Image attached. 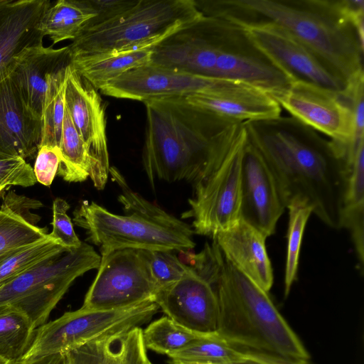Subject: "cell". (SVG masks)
I'll return each instance as SVG.
<instances>
[{"label":"cell","instance_id":"obj_1","mask_svg":"<svg viewBox=\"0 0 364 364\" xmlns=\"http://www.w3.org/2000/svg\"><path fill=\"white\" fill-rule=\"evenodd\" d=\"M286 204L304 200L328 227L343 228L348 165L343 149L292 117L243 122Z\"/></svg>","mask_w":364,"mask_h":364},{"label":"cell","instance_id":"obj_2","mask_svg":"<svg viewBox=\"0 0 364 364\" xmlns=\"http://www.w3.org/2000/svg\"><path fill=\"white\" fill-rule=\"evenodd\" d=\"M204 16L245 28L272 23L284 30L347 85L364 75V40L341 0H196Z\"/></svg>","mask_w":364,"mask_h":364},{"label":"cell","instance_id":"obj_3","mask_svg":"<svg viewBox=\"0 0 364 364\" xmlns=\"http://www.w3.org/2000/svg\"><path fill=\"white\" fill-rule=\"evenodd\" d=\"M146 107L142 161L155 180L194 183L230 152L243 122L188 103L184 97L151 100Z\"/></svg>","mask_w":364,"mask_h":364},{"label":"cell","instance_id":"obj_4","mask_svg":"<svg viewBox=\"0 0 364 364\" xmlns=\"http://www.w3.org/2000/svg\"><path fill=\"white\" fill-rule=\"evenodd\" d=\"M150 64L241 82L267 92L274 100L293 82L258 48L246 28L204 15L154 46Z\"/></svg>","mask_w":364,"mask_h":364},{"label":"cell","instance_id":"obj_5","mask_svg":"<svg viewBox=\"0 0 364 364\" xmlns=\"http://www.w3.org/2000/svg\"><path fill=\"white\" fill-rule=\"evenodd\" d=\"M191 267L214 289L218 301L217 333L230 344L300 360L310 355L277 310L268 292L240 272L213 240Z\"/></svg>","mask_w":364,"mask_h":364},{"label":"cell","instance_id":"obj_6","mask_svg":"<svg viewBox=\"0 0 364 364\" xmlns=\"http://www.w3.org/2000/svg\"><path fill=\"white\" fill-rule=\"evenodd\" d=\"M109 174L121 189L118 200L125 215L109 212L96 203L83 200L74 210L75 225L101 254L121 249L187 252L193 249L191 226L134 192L114 166Z\"/></svg>","mask_w":364,"mask_h":364},{"label":"cell","instance_id":"obj_7","mask_svg":"<svg viewBox=\"0 0 364 364\" xmlns=\"http://www.w3.org/2000/svg\"><path fill=\"white\" fill-rule=\"evenodd\" d=\"M203 16L194 0H136L114 18L82 29L71 57L154 47Z\"/></svg>","mask_w":364,"mask_h":364},{"label":"cell","instance_id":"obj_8","mask_svg":"<svg viewBox=\"0 0 364 364\" xmlns=\"http://www.w3.org/2000/svg\"><path fill=\"white\" fill-rule=\"evenodd\" d=\"M100 255L82 242L80 247L55 255L0 284V311L12 309L26 315L36 328L46 323L71 284L98 269Z\"/></svg>","mask_w":364,"mask_h":364},{"label":"cell","instance_id":"obj_9","mask_svg":"<svg viewBox=\"0 0 364 364\" xmlns=\"http://www.w3.org/2000/svg\"><path fill=\"white\" fill-rule=\"evenodd\" d=\"M159 307L153 300L114 309H80L65 312L36 328L19 363L53 353H66L95 339L123 332L149 321ZM18 363V364H19Z\"/></svg>","mask_w":364,"mask_h":364},{"label":"cell","instance_id":"obj_10","mask_svg":"<svg viewBox=\"0 0 364 364\" xmlns=\"http://www.w3.org/2000/svg\"><path fill=\"white\" fill-rule=\"evenodd\" d=\"M246 143L242 132L228 155L193 184L189 208L182 218H191L195 234L211 237L240 218L242 161Z\"/></svg>","mask_w":364,"mask_h":364},{"label":"cell","instance_id":"obj_11","mask_svg":"<svg viewBox=\"0 0 364 364\" xmlns=\"http://www.w3.org/2000/svg\"><path fill=\"white\" fill-rule=\"evenodd\" d=\"M100 257L82 307L114 309L154 301L158 289L140 250H116Z\"/></svg>","mask_w":364,"mask_h":364},{"label":"cell","instance_id":"obj_12","mask_svg":"<svg viewBox=\"0 0 364 364\" xmlns=\"http://www.w3.org/2000/svg\"><path fill=\"white\" fill-rule=\"evenodd\" d=\"M275 100L292 117L328 136L346 151L353 150L364 142L355 141L353 114L345 92L294 81Z\"/></svg>","mask_w":364,"mask_h":364},{"label":"cell","instance_id":"obj_13","mask_svg":"<svg viewBox=\"0 0 364 364\" xmlns=\"http://www.w3.org/2000/svg\"><path fill=\"white\" fill-rule=\"evenodd\" d=\"M241 84L245 83L205 77L149 64L120 75L100 90L112 97L144 102L198 94H219Z\"/></svg>","mask_w":364,"mask_h":364},{"label":"cell","instance_id":"obj_14","mask_svg":"<svg viewBox=\"0 0 364 364\" xmlns=\"http://www.w3.org/2000/svg\"><path fill=\"white\" fill-rule=\"evenodd\" d=\"M65 105L75 127L89 148L93 162L90 179L97 189L103 190L110 168L105 103L97 90L71 63L67 73Z\"/></svg>","mask_w":364,"mask_h":364},{"label":"cell","instance_id":"obj_15","mask_svg":"<svg viewBox=\"0 0 364 364\" xmlns=\"http://www.w3.org/2000/svg\"><path fill=\"white\" fill-rule=\"evenodd\" d=\"M287 208L268 166L246 137L242 161L240 218L266 237Z\"/></svg>","mask_w":364,"mask_h":364},{"label":"cell","instance_id":"obj_16","mask_svg":"<svg viewBox=\"0 0 364 364\" xmlns=\"http://www.w3.org/2000/svg\"><path fill=\"white\" fill-rule=\"evenodd\" d=\"M246 29L258 48L293 82L302 81L345 92L348 85L282 28L267 23Z\"/></svg>","mask_w":364,"mask_h":364},{"label":"cell","instance_id":"obj_17","mask_svg":"<svg viewBox=\"0 0 364 364\" xmlns=\"http://www.w3.org/2000/svg\"><path fill=\"white\" fill-rule=\"evenodd\" d=\"M154 301L166 316L190 330L203 333L217 331L216 293L191 266L179 280L159 289Z\"/></svg>","mask_w":364,"mask_h":364},{"label":"cell","instance_id":"obj_18","mask_svg":"<svg viewBox=\"0 0 364 364\" xmlns=\"http://www.w3.org/2000/svg\"><path fill=\"white\" fill-rule=\"evenodd\" d=\"M49 0H0V83L11 74L27 48L42 45L39 23Z\"/></svg>","mask_w":364,"mask_h":364},{"label":"cell","instance_id":"obj_19","mask_svg":"<svg viewBox=\"0 0 364 364\" xmlns=\"http://www.w3.org/2000/svg\"><path fill=\"white\" fill-rule=\"evenodd\" d=\"M71 63L68 46L26 49L10 75L30 111L42 121L46 96L54 77Z\"/></svg>","mask_w":364,"mask_h":364},{"label":"cell","instance_id":"obj_20","mask_svg":"<svg viewBox=\"0 0 364 364\" xmlns=\"http://www.w3.org/2000/svg\"><path fill=\"white\" fill-rule=\"evenodd\" d=\"M41 133L42 121L30 111L9 77L0 83V156H33Z\"/></svg>","mask_w":364,"mask_h":364},{"label":"cell","instance_id":"obj_21","mask_svg":"<svg viewBox=\"0 0 364 364\" xmlns=\"http://www.w3.org/2000/svg\"><path fill=\"white\" fill-rule=\"evenodd\" d=\"M266 239L241 218L213 237L225 257L240 272L268 292L272 287L274 276Z\"/></svg>","mask_w":364,"mask_h":364},{"label":"cell","instance_id":"obj_22","mask_svg":"<svg viewBox=\"0 0 364 364\" xmlns=\"http://www.w3.org/2000/svg\"><path fill=\"white\" fill-rule=\"evenodd\" d=\"M184 98L192 105L240 122L277 117L282 112L279 103L267 92L247 84L219 94Z\"/></svg>","mask_w":364,"mask_h":364},{"label":"cell","instance_id":"obj_23","mask_svg":"<svg viewBox=\"0 0 364 364\" xmlns=\"http://www.w3.org/2000/svg\"><path fill=\"white\" fill-rule=\"evenodd\" d=\"M142 329L130 330L103 336L67 352L68 364H147Z\"/></svg>","mask_w":364,"mask_h":364},{"label":"cell","instance_id":"obj_24","mask_svg":"<svg viewBox=\"0 0 364 364\" xmlns=\"http://www.w3.org/2000/svg\"><path fill=\"white\" fill-rule=\"evenodd\" d=\"M152 48L71 57V65L98 90L120 75L150 64Z\"/></svg>","mask_w":364,"mask_h":364},{"label":"cell","instance_id":"obj_25","mask_svg":"<svg viewBox=\"0 0 364 364\" xmlns=\"http://www.w3.org/2000/svg\"><path fill=\"white\" fill-rule=\"evenodd\" d=\"M95 17L81 0H58L51 2L38 26L43 36L52 41V46L65 40H74L87 23Z\"/></svg>","mask_w":364,"mask_h":364},{"label":"cell","instance_id":"obj_26","mask_svg":"<svg viewBox=\"0 0 364 364\" xmlns=\"http://www.w3.org/2000/svg\"><path fill=\"white\" fill-rule=\"evenodd\" d=\"M40 217L18 213L6 201L0 208V264L14 253L45 238L47 228L36 224Z\"/></svg>","mask_w":364,"mask_h":364},{"label":"cell","instance_id":"obj_27","mask_svg":"<svg viewBox=\"0 0 364 364\" xmlns=\"http://www.w3.org/2000/svg\"><path fill=\"white\" fill-rule=\"evenodd\" d=\"M59 149L58 176L68 182H82L90 178L93 162L89 148L75 127L66 107Z\"/></svg>","mask_w":364,"mask_h":364},{"label":"cell","instance_id":"obj_28","mask_svg":"<svg viewBox=\"0 0 364 364\" xmlns=\"http://www.w3.org/2000/svg\"><path fill=\"white\" fill-rule=\"evenodd\" d=\"M36 328L23 313L9 309L0 311V358L18 364L31 345Z\"/></svg>","mask_w":364,"mask_h":364},{"label":"cell","instance_id":"obj_29","mask_svg":"<svg viewBox=\"0 0 364 364\" xmlns=\"http://www.w3.org/2000/svg\"><path fill=\"white\" fill-rule=\"evenodd\" d=\"M142 334L146 349L170 357L210 333L193 331L165 316L151 322Z\"/></svg>","mask_w":364,"mask_h":364},{"label":"cell","instance_id":"obj_30","mask_svg":"<svg viewBox=\"0 0 364 364\" xmlns=\"http://www.w3.org/2000/svg\"><path fill=\"white\" fill-rule=\"evenodd\" d=\"M289 223L284 274V296L287 297L297 277L299 254L304 229L313 213L311 207L304 200L294 199L287 205Z\"/></svg>","mask_w":364,"mask_h":364},{"label":"cell","instance_id":"obj_31","mask_svg":"<svg viewBox=\"0 0 364 364\" xmlns=\"http://www.w3.org/2000/svg\"><path fill=\"white\" fill-rule=\"evenodd\" d=\"M68 251L70 250L60 245L48 234L45 238L14 253L0 264V284Z\"/></svg>","mask_w":364,"mask_h":364},{"label":"cell","instance_id":"obj_32","mask_svg":"<svg viewBox=\"0 0 364 364\" xmlns=\"http://www.w3.org/2000/svg\"><path fill=\"white\" fill-rule=\"evenodd\" d=\"M246 349L230 344L214 332L168 358L197 363H225L242 357Z\"/></svg>","mask_w":364,"mask_h":364},{"label":"cell","instance_id":"obj_33","mask_svg":"<svg viewBox=\"0 0 364 364\" xmlns=\"http://www.w3.org/2000/svg\"><path fill=\"white\" fill-rule=\"evenodd\" d=\"M140 251L158 290L179 280L190 267L183 263L171 251Z\"/></svg>","mask_w":364,"mask_h":364},{"label":"cell","instance_id":"obj_34","mask_svg":"<svg viewBox=\"0 0 364 364\" xmlns=\"http://www.w3.org/2000/svg\"><path fill=\"white\" fill-rule=\"evenodd\" d=\"M65 82L66 80L44 107L40 146L59 147L65 109Z\"/></svg>","mask_w":364,"mask_h":364},{"label":"cell","instance_id":"obj_35","mask_svg":"<svg viewBox=\"0 0 364 364\" xmlns=\"http://www.w3.org/2000/svg\"><path fill=\"white\" fill-rule=\"evenodd\" d=\"M70 208L68 203L56 198L53 202V230L49 235L60 245L68 250L77 249L82 242L75 232L73 225L67 211Z\"/></svg>","mask_w":364,"mask_h":364},{"label":"cell","instance_id":"obj_36","mask_svg":"<svg viewBox=\"0 0 364 364\" xmlns=\"http://www.w3.org/2000/svg\"><path fill=\"white\" fill-rule=\"evenodd\" d=\"M36 182L33 168L25 159L0 156V193L10 186L28 187Z\"/></svg>","mask_w":364,"mask_h":364},{"label":"cell","instance_id":"obj_37","mask_svg":"<svg viewBox=\"0 0 364 364\" xmlns=\"http://www.w3.org/2000/svg\"><path fill=\"white\" fill-rule=\"evenodd\" d=\"M60 163L59 147L40 146L33 168L36 181L46 186H50L58 173Z\"/></svg>","mask_w":364,"mask_h":364},{"label":"cell","instance_id":"obj_38","mask_svg":"<svg viewBox=\"0 0 364 364\" xmlns=\"http://www.w3.org/2000/svg\"><path fill=\"white\" fill-rule=\"evenodd\" d=\"M168 364H314L309 360L293 359L269 353L247 348L244 355L235 360L225 363H197L169 359Z\"/></svg>","mask_w":364,"mask_h":364},{"label":"cell","instance_id":"obj_39","mask_svg":"<svg viewBox=\"0 0 364 364\" xmlns=\"http://www.w3.org/2000/svg\"><path fill=\"white\" fill-rule=\"evenodd\" d=\"M136 1V0H81L82 4L95 14V17L90 19L84 28L100 25L114 18Z\"/></svg>","mask_w":364,"mask_h":364},{"label":"cell","instance_id":"obj_40","mask_svg":"<svg viewBox=\"0 0 364 364\" xmlns=\"http://www.w3.org/2000/svg\"><path fill=\"white\" fill-rule=\"evenodd\" d=\"M19 364H68L66 354L63 353L46 355L27 363Z\"/></svg>","mask_w":364,"mask_h":364},{"label":"cell","instance_id":"obj_41","mask_svg":"<svg viewBox=\"0 0 364 364\" xmlns=\"http://www.w3.org/2000/svg\"><path fill=\"white\" fill-rule=\"evenodd\" d=\"M147 364H152L150 361Z\"/></svg>","mask_w":364,"mask_h":364}]
</instances>
